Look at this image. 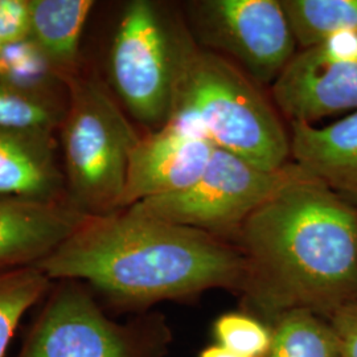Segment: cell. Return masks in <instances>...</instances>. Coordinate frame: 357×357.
<instances>
[{"mask_svg":"<svg viewBox=\"0 0 357 357\" xmlns=\"http://www.w3.org/2000/svg\"><path fill=\"white\" fill-rule=\"evenodd\" d=\"M294 168L290 162L278 171H265L216 147L203 175L191 187L146 199L128 209L231 243L243 221L281 187Z\"/></svg>","mask_w":357,"mask_h":357,"instance_id":"obj_7","label":"cell"},{"mask_svg":"<svg viewBox=\"0 0 357 357\" xmlns=\"http://www.w3.org/2000/svg\"><path fill=\"white\" fill-rule=\"evenodd\" d=\"M29 36L61 76L78 72L79 43L93 0H28Z\"/></svg>","mask_w":357,"mask_h":357,"instance_id":"obj_14","label":"cell"},{"mask_svg":"<svg viewBox=\"0 0 357 357\" xmlns=\"http://www.w3.org/2000/svg\"><path fill=\"white\" fill-rule=\"evenodd\" d=\"M199 50L187 23L162 4L132 0L125 6L110 45L109 76L121 105L149 131L174 115Z\"/></svg>","mask_w":357,"mask_h":357,"instance_id":"obj_5","label":"cell"},{"mask_svg":"<svg viewBox=\"0 0 357 357\" xmlns=\"http://www.w3.org/2000/svg\"><path fill=\"white\" fill-rule=\"evenodd\" d=\"M29 35L28 0H0V43L7 44Z\"/></svg>","mask_w":357,"mask_h":357,"instance_id":"obj_21","label":"cell"},{"mask_svg":"<svg viewBox=\"0 0 357 357\" xmlns=\"http://www.w3.org/2000/svg\"><path fill=\"white\" fill-rule=\"evenodd\" d=\"M291 162L357 208V110L326 126L290 123Z\"/></svg>","mask_w":357,"mask_h":357,"instance_id":"obj_12","label":"cell"},{"mask_svg":"<svg viewBox=\"0 0 357 357\" xmlns=\"http://www.w3.org/2000/svg\"><path fill=\"white\" fill-rule=\"evenodd\" d=\"M88 217L68 202L0 195V270L36 266Z\"/></svg>","mask_w":357,"mask_h":357,"instance_id":"obj_11","label":"cell"},{"mask_svg":"<svg viewBox=\"0 0 357 357\" xmlns=\"http://www.w3.org/2000/svg\"><path fill=\"white\" fill-rule=\"evenodd\" d=\"M184 8L196 44L259 86H271L296 53L281 0H193Z\"/></svg>","mask_w":357,"mask_h":357,"instance_id":"obj_8","label":"cell"},{"mask_svg":"<svg viewBox=\"0 0 357 357\" xmlns=\"http://www.w3.org/2000/svg\"><path fill=\"white\" fill-rule=\"evenodd\" d=\"M51 282L36 266L0 270V357H6L20 320L51 289Z\"/></svg>","mask_w":357,"mask_h":357,"instance_id":"obj_18","label":"cell"},{"mask_svg":"<svg viewBox=\"0 0 357 357\" xmlns=\"http://www.w3.org/2000/svg\"><path fill=\"white\" fill-rule=\"evenodd\" d=\"M216 344L243 357H265L273 340L271 326L253 314L229 311L213 321Z\"/></svg>","mask_w":357,"mask_h":357,"instance_id":"obj_20","label":"cell"},{"mask_svg":"<svg viewBox=\"0 0 357 357\" xmlns=\"http://www.w3.org/2000/svg\"><path fill=\"white\" fill-rule=\"evenodd\" d=\"M63 79L66 112L60 130L66 200L85 216L118 212L141 134L100 77L77 72Z\"/></svg>","mask_w":357,"mask_h":357,"instance_id":"obj_3","label":"cell"},{"mask_svg":"<svg viewBox=\"0 0 357 357\" xmlns=\"http://www.w3.org/2000/svg\"><path fill=\"white\" fill-rule=\"evenodd\" d=\"M215 150L193 116L175 113L165 126L141 135L131 153L121 211L191 187L203 175Z\"/></svg>","mask_w":357,"mask_h":357,"instance_id":"obj_10","label":"cell"},{"mask_svg":"<svg viewBox=\"0 0 357 357\" xmlns=\"http://www.w3.org/2000/svg\"><path fill=\"white\" fill-rule=\"evenodd\" d=\"M343 352V357H357V301L339 308L328 319Z\"/></svg>","mask_w":357,"mask_h":357,"instance_id":"obj_22","label":"cell"},{"mask_svg":"<svg viewBox=\"0 0 357 357\" xmlns=\"http://www.w3.org/2000/svg\"><path fill=\"white\" fill-rule=\"evenodd\" d=\"M0 81L40 96L59 97L64 90L61 73L29 35L0 48Z\"/></svg>","mask_w":357,"mask_h":357,"instance_id":"obj_17","label":"cell"},{"mask_svg":"<svg viewBox=\"0 0 357 357\" xmlns=\"http://www.w3.org/2000/svg\"><path fill=\"white\" fill-rule=\"evenodd\" d=\"M231 243L243 310L266 323L299 310L328 320L357 301V208L298 165Z\"/></svg>","mask_w":357,"mask_h":357,"instance_id":"obj_1","label":"cell"},{"mask_svg":"<svg viewBox=\"0 0 357 357\" xmlns=\"http://www.w3.org/2000/svg\"><path fill=\"white\" fill-rule=\"evenodd\" d=\"M197 357H243L231 352L229 349L221 347V345L211 344L203 348Z\"/></svg>","mask_w":357,"mask_h":357,"instance_id":"obj_23","label":"cell"},{"mask_svg":"<svg viewBox=\"0 0 357 357\" xmlns=\"http://www.w3.org/2000/svg\"><path fill=\"white\" fill-rule=\"evenodd\" d=\"M61 282L17 357H166L171 331L160 317L116 323L81 283Z\"/></svg>","mask_w":357,"mask_h":357,"instance_id":"obj_6","label":"cell"},{"mask_svg":"<svg viewBox=\"0 0 357 357\" xmlns=\"http://www.w3.org/2000/svg\"><path fill=\"white\" fill-rule=\"evenodd\" d=\"M0 195L68 202L53 134L0 128Z\"/></svg>","mask_w":357,"mask_h":357,"instance_id":"obj_13","label":"cell"},{"mask_svg":"<svg viewBox=\"0 0 357 357\" xmlns=\"http://www.w3.org/2000/svg\"><path fill=\"white\" fill-rule=\"evenodd\" d=\"M268 324L273 340L265 357H343L330 321L317 314L290 311Z\"/></svg>","mask_w":357,"mask_h":357,"instance_id":"obj_16","label":"cell"},{"mask_svg":"<svg viewBox=\"0 0 357 357\" xmlns=\"http://www.w3.org/2000/svg\"><path fill=\"white\" fill-rule=\"evenodd\" d=\"M299 50L357 33V0H281Z\"/></svg>","mask_w":357,"mask_h":357,"instance_id":"obj_15","label":"cell"},{"mask_svg":"<svg viewBox=\"0 0 357 357\" xmlns=\"http://www.w3.org/2000/svg\"><path fill=\"white\" fill-rule=\"evenodd\" d=\"M0 48H1V43H0Z\"/></svg>","mask_w":357,"mask_h":357,"instance_id":"obj_24","label":"cell"},{"mask_svg":"<svg viewBox=\"0 0 357 357\" xmlns=\"http://www.w3.org/2000/svg\"><path fill=\"white\" fill-rule=\"evenodd\" d=\"M36 268L51 281L88 282L134 310L213 289L240 294L245 275L234 243L128 209L88 217Z\"/></svg>","mask_w":357,"mask_h":357,"instance_id":"obj_2","label":"cell"},{"mask_svg":"<svg viewBox=\"0 0 357 357\" xmlns=\"http://www.w3.org/2000/svg\"><path fill=\"white\" fill-rule=\"evenodd\" d=\"M66 101L15 88L0 81V128L43 131L61 128Z\"/></svg>","mask_w":357,"mask_h":357,"instance_id":"obj_19","label":"cell"},{"mask_svg":"<svg viewBox=\"0 0 357 357\" xmlns=\"http://www.w3.org/2000/svg\"><path fill=\"white\" fill-rule=\"evenodd\" d=\"M271 98L289 123L317 125L357 110V33L296 52L271 85Z\"/></svg>","mask_w":357,"mask_h":357,"instance_id":"obj_9","label":"cell"},{"mask_svg":"<svg viewBox=\"0 0 357 357\" xmlns=\"http://www.w3.org/2000/svg\"><path fill=\"white\" fill-rule=\"evenodd\" d=\"M175 113L193 116L224 151L265 171L291 162L290 132L259 85L213 52L195 54L178 93Z\"/></svg>","mask_w":357,"mask_h":357,"instance_id":"obj_4","label":"cell"}]
</instances>
